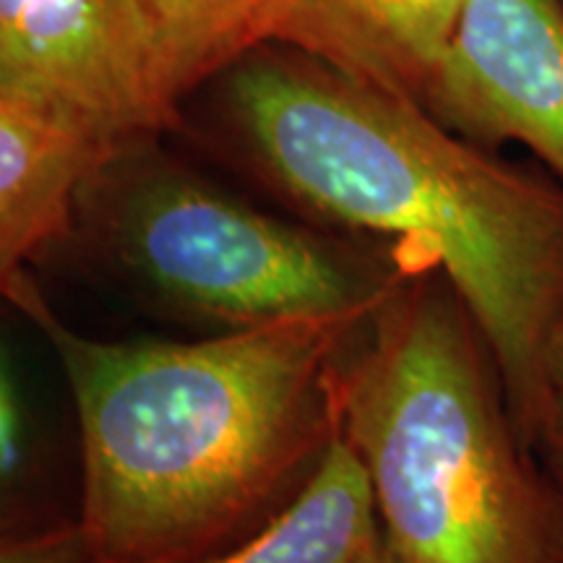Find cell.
Segmentation results:
<instances>
[{"label":"cell","instance_id":"obj_1","mask_svg":"<svg viewBox=\"0 0 563 563\" xmlns=\"http://www.w3.org/2000/svg\"><path fill=\"white\" fill-rule=\"evenodd\" d=\"M228 102L245 150L290 199L386 241L407 272L443 274L534 452L551 418L548 344L563 316V183L295 51L245 55Z\"/></svg>","mask_w":563,"mask_h":563},{"label":"cell","instance_id":"obj_2","mask_svg":"<svg viewBox=\"0 0 563 563\" xmlns=\"http://www.w3.org/2000/svg\"><path fill=\"white\" fill-rule=\"evenodd\" d=\"M365 316L279 319L196 342L37 327L79 415V527L97 563L191 559L256 517L336 433V368Z\"/></svg>","mask_w":563,"mask_h":563},{"label":"cell","instance_id":"obj_3","mask_svg":"<svg viewBox=\"0 0 563 563\" xmlns=\"http://www.w3.org/2000/svg\"><path fill=\"white\" fill-rule=\"evenodd\" d=\"M334 394L399 563H563L543 464L443 274L397 279L352 334Z\"/></svg>","mask_w":563,"mask_h":563},{"label":"cell","instance_id":"obj_4","mask_svg":"<svg viewBox=\"0 0 563 563\" xmlns=\"http://www.w3.org/2000/svg\"><path fill=\"white\" fill-rule=\"evenodd\" d=\"M108 232L152 290L230 329L365 316L407 274L397 256L274 220L173 170L133 178L112 203Z\"/></svg>","mask_w":563,"mask_h":563},{"label":"cell","instance_id":"obj_5","mask_svg":"<svg viewBox=\"0 0 563 563\" xmlns=\"http://www.w3.org/2000/svg\"><path fill=\"white\" fill-rule=\"evenodd\" d=\"M0 102L115 154L170 125L180 104L144 0H0Z\"/></svg>","mask_w":563,"mask_h":563},{"label":"cell","instance_id":"obj_6","mask_svg":"<svg viewBox=\"0 0 563 563\" xmlns=\"http://www.w3.org/2000/svg\"><path fill=\"white\" fill-rule=\"evenodd\" d=\"M422 110L483 150L522 146L563 183L561 0H467Z\"/></svg>","mask_w":563,"mask_h":563},{"label":"cell","instance_id":"obj_7","mask_svg":"<svg viewBox=\"0 0 563 563\" xmlns=\"http://www.w3.org/2000/svg\"><path fill=\"white\" fill-rule=\"evenodd\" d=\"M118 157L66 125L0 102V298L32 321L47 302L30 264L66 235L79 194Z\"/></svg>","mask_w":563,"mask_h":563},{"label":"cell","instance_id":"obj_8","mask_svg":"<svg viewBox=\"0 0 563 563\" xmlns=\"http://www.w3.org/2000/svg\"><path fill=\"white\" fill-rule=\"evenodd\" d=\"M467 0H285L272 42L422 108Z\"/></svg>","mask_w":563,"mask_h":563},{"label":"cell","instance_id":"obj_9","mask_svg":"<svg viewBox=\"0 0 563 563\" xmlns=\"http://www.w3.org/2000/svg\"><path fill=\"white\" fill-rule=\"evenodd\" d=\"M384 543L368 475L340 431L290 504L241 545L162 563H361Z\"/></svg>","mask_w":563,"mask_h":563},{"label":"cell","instance_id":"obj_10","mask_svg":"<svg viewBox=\"0 0 563 563\" xmlns=\"http://www.w3.org/2000/svg\"><path fill=\"white\" fill-rule=\"evenodd\" d=\"M285 0H144L175 100L272 42Z\"/></svg>","mask_w":563,"mask_h":563},{"label":"cell","instance_id":"obj_11","mask_svg":"<svg viewBox=\"0 0 563 563\" xmlns=\"http://www.w3.org/2000/svg\"><path fill=\"white\" fill-rule=\"evenodd\" d=\"M0 563H97L87 534L76 527L0 532Z\"/></svg>","mask_w":563,"mask_h":563},{"label":"cell","instance_id":"obj_12","mask_svg":"<svg viewBox=\"0 0 563 563\" xmlns=\"http://www.w3.org/2000/svg\"><path fill=\"white\" fill-rule=\"evenodd\" d=\"M21 456V415L13 376L0 347V488L16 473Z\"/></svg>","mask_w":563,"mask_h":563},{"label":"cell","instance_id":"obj_13","mask_svg":"<svg viewBox=\"0 0 563 563\" xmlns=\"http://www.w3.org/2000/svg\"><path fill=\"white\" fill-rule=\"evenodd\" d=\"M540 464L548 477V485L553 490L555 511H559V527H561V551H563V415H553L551 422L545 426L543 435H540L538 449Z\"/></svg>","mask_w":563,"mask_h":563},{"label":"cell","instance_id":"obj_14","mask_svg":"<svg viewBox=\"0 0 563 563\" xmlns=\"http://www.w3.org/2000/svg\"><path fill=\"white\" fill-rule=\"evenodd\" d=\"M545 384H548V402H551V418L563 415V316L555 323L551 344L545 355ZM548 418V422H551Z\"/></svg>","mask_w":563,"mask_h":563},{"label":"cell","instance_id":"obj_15","mask_svg":"<svg viewBox=\"0 0 563 563\" xmlns=\"http://www.w3.org/2000/svg\"><path fill=\"white\" fill-rule=\"evenodd\" d=\"M361 563H399L397 559H394V553L389 551V545H386V540L382 545L376 548V551H373L368 559H363Z\"/></svg>","mask_w":563,"mask_h":563},{"label":"cell","instance_id":"obj_16","mask_svg":"<svg viewBox=\"0 0 563 563\" xmlns=\"http://www.w3.org/2000/svg\"><path fill=\"white\" fill-rule=\"evenodd\" d=\"M561 3H563V0H561Z\"/></svg>","mask_w":563,"mask_h":563}]
</instances>
